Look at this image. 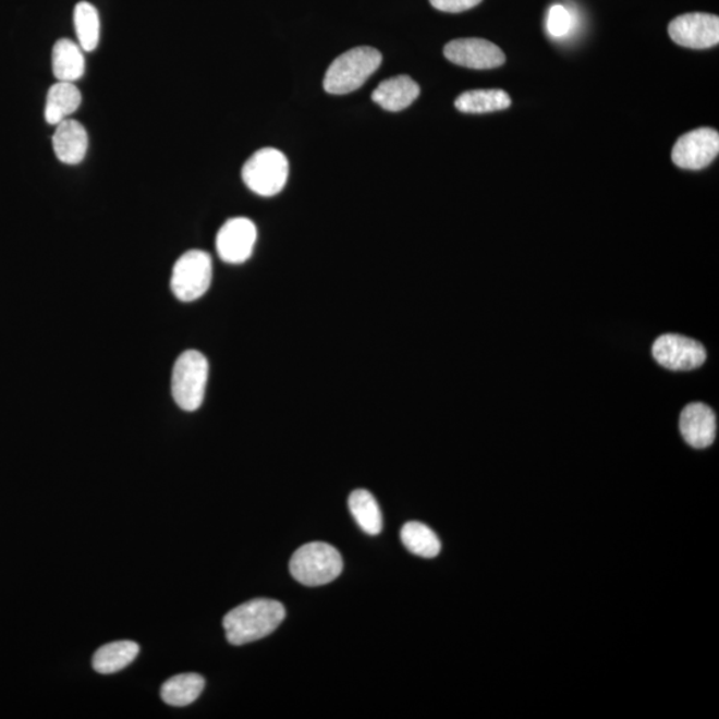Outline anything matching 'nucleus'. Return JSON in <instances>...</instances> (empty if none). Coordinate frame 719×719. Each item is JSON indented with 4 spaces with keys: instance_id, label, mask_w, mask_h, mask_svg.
I'll return each instance as SVG.
<instances>
[{
    "instance_id": "obj_1",
    "label": "nucleus",
    "mask_w": 719,
    "mask_h": 719,
    "mask_svg": "<svg viewBox=\"0 0 719 719\" xmlns=\"http://www.w3.org/2000/svg\"><path fill=\"white\" fill-rule=\"evenodd\" d=\"M284 619V605L275 599L256 598L239 605L223 620L228 643L235 646L255 643L272 634Z\"/></svg>"
},
{
    "instance_id": "obj_2",
    "label": "nucleus",
    "mask_w": 719,
    "mask_h": 719,
    "mask_svg": "<svg viewBox=\"0 0 719 719\" xmlns=\"http://www.w3.org/2000/svg\"><path fill=\"white\" fill-rule=\"evenodd\" d=\"M382 57L374 47H356L336 58L324 77V89L332 95H346L362 87L380 68Z\"/></svg>"
},
{
    "instance_id": "obj_3",
    "label": "nucleus",
    "mask_w": 719,
    "mask_h": 719,
    "mask_svg": "<svg viewBox=\"0 0 719 719\" xmlns=\"http://www.w3.org/2000/svg\"><path fill=\"white\" fill-rule=\"evenodd\" d=\"M290 571L300 584L321 586L339 577L343 572V559L332 545L309 543L292 556Z\"/></svg>"
},
{
    "instance_id": "obj_4",
    "label": "nucleus",
    "mask_w": 719,
    "mask_h": 719,
    "mask_svg": "<svg viewBox=\"0 0 719 719\" xmlns=\"http://www.w3.org/2000/svg\"><path fill=\"white\" fill-rule=\"evenodd\" d=\"M208 362L203 353L185 351L173 365L171 389L173 400L185 412H195L203 404L208 381Z\"/></svg>"
},
{
    "instance_id": "obj_5",
    "label": "nucleus",
    "mask_w": 719,
    "mask_h": 719,
    "mask_svg": "<svg viewBox=\"0 0 719 719\" xmlns=\"http://www.w3.org/2000/svg\"><path fill=\"white\" fill-rule=\"evenodd\" d=\"M290 173L287 156L276 148H263L245 161L243 182L256 195H278L283 191Z\"/></svg>"
},
{
    "instance_id": "obj_6",
    "label": "nucleus",
    "mask_w": 719,
    "mask_h": 719,
    "mask_svg": "<svg viewBox=\"0 0 719 719\" xmlns=\"http://www.w3.org/2000/svg\"><path fill=\"white\" fill-rule=\"evenodd\" d=\"M212 259L207 252L192 249L180 256L172 269L171 290L180 302L191 303L209 290Z\"/></svg>"
},
{
    "instance_id": "obj_7",
    "label": "nucleus",
    "mask_w": 719,
    "mask_h": 719,
    "mask_svg": "<svg viewBox=\"0 0 719 719\" xmlns=\"http://www.w3.org/2000/svg\"><path fill=\"white\" fill-rule=\"evenodd\" d=\"M719 134L712 129H698L677 141L671 159L682 170H704L717 159Z\"/></svg>"
},
{
    "instance_id": "obj_8",
    "label": "nucleus",
    "mask_w": 719,
    "mask_h": 719,
    "mask_svg": "<svg viewBox=\"0 0 719 719\" xmlns=\"http://www.w3.org/2000/svg\"><path fill=\"white\" fill-rule=\"evenodd\" d=\"M653 356L663 368L693 370L705 363V346L681 334H662L653 344Z\"/></svg>"
},
{
    "instance_id": "obj_9",
    "label": "nucleus",
    "mask_w": 719,
    "mask_h": 719,
    "mask_svg": "<svg viewBox=\"0 0 719 719\" xmlns=\"http://www.w3.org/2000/svg\"><path fill=\"white\" fill-rule=\"evenodd\" d=\"M669 35L674 44L705 50L719 44V17L704 12L677 16L669 24Z\"/></svg>"
},
{
    "instance_id": "obj_10",
    "label": "nucleus",
    "mask_w": 719,
    "mask_h": 719,
    "mask_svg": "<svg viewBox=\"0 0 719 719\" xmlns=\"http://www.w3.org/2000/svg\"><path fill=\"white\" fill-rule=\"evenodd\" d=\"M443 56L461 68L473 70H490L501 68L505 63V53L499 46L479 38H464L449 41L443 47Z\"/></svg>"
},
{
    "instance_id": "obj_11",
    "label": "nucleus",
    "mask_w": 719,
    "mask_h": 719,
    "mask_svg": "<svg viewBox=\"0 0 719 719\" xmlns=\"http://www.w3.org/2000/svg\"><path fill=\"white\" fill-rule=\"evenodd\" d=\"M257 230L254 221L247 218H233L226 221L216 237V249L220 259L228 264L247 261L254 252Z\"/></svg>"
},
{
    "instance_id": "obj_12",
    "label": "nucleus",
    "mask_w": 719,
    "mask_h": 719,
    "mask_svg": "<svg viewBox=\"0 0 719 719\" xmlns=\"http://www.w3.org/2000/svg\"><path fill=\"white\" fill-rule=\"evenodd\" d=\"M680 430L688 446L695 449L710 447L717 434L716 413L704 403L688 404L681 413Z\"/></svg>"
},
{
    "instance_id": "obj_13",
    "label": "nucleus",
    "mask_w": 719,
    "mask_h": 719,
    "mask_svg": "<svg viewBox=\"0 0 719 719\" xmlns=\"http://www.w3.org/2000/svg\"><path fill=\"white\" fill-rule=\"evenodd\" d=\"M53 153L64 164H80L86 158L88 149V134L86 129L76 120H64L57 125L52 136Z\"/></svg>"
},
{
    "instance_id": "obj_14",
    "label": "nucleus",
    "mask_w": 719,
    "mask_h": 719,
    "mask_svg": "<svg viewBox=\"0 0 719 719\" xmlns=\"http://www.w3.org/2000/svg\"><path fill=\"white\" fill-rule=\"evenodd\" d=\"M418 95V84L410 76L400 75L380 83L371 94V100L383 110L399 112L410 107Z\"/></svg>"
},
{
    "instance_id": "obj_15",
    "label": "nucleus",
    "mask_w": 719,
    "mask_h": 719,
    "mask_svg": "<svg viewBox=\"0 0 719 719\" xmlns=\"http://www.w3.org/2000/svg\"><path fill=\"white\" fill-rule=\"evenodd\" d=\"M82 105V94L74 83L58 82L48 89L45 118L47 123L58 125L68 120Z\"/></svg>"
},
{
    "instance_id": "obj_16",
    "label": "nucleus",
    "mask_w": 719,
    "mask_h": 719,
    "mask_svg": "<svg viewBox=\"0 0 719 719\" xmlns=\"http://www.w3.org/2000/svg\"><path fill=\"white\" fill-rule=\"evenodd\" d=\"M80 45L70 39H59L52 48V72L58 82L74 83L84 75L86 62Z\"/></svg>"
},
{
    "instance_id": "obj_17",
    "label": "nucleus",
    "mask_w": 719,
    "mask_h": 719,
    "mask_svg": "<svg viewBox=\"0 0 719 719\" xmlns=\"http://www.w3.org/2000/svg\"><path fill=\"white\" fill-rule=\"evenodd\" d=\"M139 645L134 641H117L96 650L93 667L100 674H112L123 670L139 655Z\"/></svg>"
},
{
    "instance_id": "obj_18",
    "label": "nucleus",
    "mask_w": 719,
    "mask_h": 719,
    "mask_svg": "<svg viewBox=\"0 0 719 719\" xmlns=\"http://www.w3.org/2000/svg\"><path fill=\"white\" fill-rule=\"evenodd\" d=\"M204 686L206 681L199 674H179L163 683L160 691L161 699L170 706H188L200 697Z\"/></svg>"
},
{
    "instance_id": "obj_19",
    "label": "nucleus",
    "mask_w": 719,
    "mask_h": 719,
    "mask_svg": "<svg viewBox=\"0 0 719 719\" xmlns=\"http://www.w3.org/2000/svg\"><path fill=\"white\" fill-rule=\"evenodd\" d=\"M511 105V96L502 89H472L461 94L454 101L455 108L464 113L502 111Z\"/></svg>"
},
{
    "instance_id": "obj_20",
    "label": "nucleus",
    "mask_w": 719,
    "mask_h": 719,
    "mask_svg": "<svg viewBox=\"0 0 719 719\" xmlns=\"http://www.w3.org/2000/svg\"><path fill=\"white\" fill-rule=\"evenodd\" d=\"M351 513L353 519L365 533L376 536L382 529V517L379 503H377L374 495L368 490L357 489L350 496Z\"/></svg>"
},
{
    "instance_id": "obj_21",
    "label": "nucleus",
    "mask_w": 719,
    "mask_h": 719,
    "mask_svg": "<svg viewBox=\"0 0 719 719\" xmlns=\"http://www.w3.org/2000/svg\"><path fill=\"white\" fill-rule=\"evenodd\" d=\"M401 541L411 553L424 557V559H434L441 550V543L436 533L429 526L416 523V521L403 526Z\"/></svg>"
},
{
    "instance_id": "obj_22",
    "label": "nucleus",
    "mask_w": 719,
    "mask_h": 719,
    "mask_svg": "<svg viewBox=\"0 0 719 719\" xmlns=\"http://www.w3.org/2000/svg\"><path fill=\"white\" fill-rule=\"evenodd\" d=\"M74 26L83 51H94L100 40V17L95 5L80 2L74 10Z\"/></svg>"
},
{
    "instance_id": "obj_23",
    "label": "nucleus",
    "mask_w": 719,
    "mask_h": 719,
    "mask_svg": "<svg viewBox=\"0 0 719 719\" xmlns=\"http://www.w3.org/2000/svg\"><path fill=\"white\" fill-rule=\"evenodd\" d=\"M548 32L555 38H562L572 28V15L563 5H551L548 15Z\"/></svg>"
},
{
    "instance_id": "obj_24",
    "label": "nucleus",
    "mask_w": 719,
    "mask_h": 719,
    "mask_svg": "<svg viewBox=\"0 0 719 719\" xmlns=\"http://www.w3.org/2000/svg\"><path fill=\"white\" fill-rule=\"evenodd\" d=\"M436 10L449 12V14H459L476 8L483 0H429Z\"/></svg>"
}]
</instances>
